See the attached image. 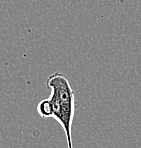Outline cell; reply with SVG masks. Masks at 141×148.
<instances>
[{
  "instance_id": "cell-1",
  "label": "cell",
  "mask_w": 141,
  "mask_h": 148,
  "mask_svg": "<svg viewBox=\"0 0 141 148\" xmlns=\"http://www.w3.org/2000/svg\"><path fill=\"white\" fill-rule=\"evenodd\" d=\"M47 86L51 89L49 98L40 101L37 111L42 118L56 119L66 136L67 146L73 148L71 128L75 113V96L66 76L60 72L51 74L47 78Z\"/></svg>"
}]
</instances>
